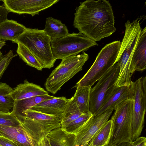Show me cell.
<instances>
[{
	"label": "cell",
	"instance_id": "1",
	"mask_svg": "<svg viewBox=\"0 0 146 146\" xmlns=\"http://www.w3.org/2000/svg\"><path fill=\"white\" fill-rule=\"evenodd\" d=\"M112 8L108 1L86 0L76 9L73 25L80 33L96 42L116 30Z\"/></svg>",
	"mask_w": 146,
	"mask_h": 146
},
{
	"label": "cell",
	"instance_id": "2",
	"mask_svg": "<svg viewBox=\"0 0 146 146\" xmlns=\"http://www.w3.org/2000/svg\"><path fill=\"white\" fill-rule=\"evenodd\" d=\"M136 19L132 22L129 20L125 23L124 37L121 42L120 48L115 64L119 65V75L115 86L118 87L129 85L131 75L130 70L131 59L140 37L142 29L140 20Z\"/></svg>",
	"mask_w": 146,
	"mask_h": 146
},
{
	"label": "cell",
	"instance_id": "3",
	"mask_svg": "<svg viewBox=\"0 0 146 146\" xmlns=\"http://www.w3.org/2000/svg\"><path fill=\"white\" fill-rule=\"evenodd\" d=\"M51 40L43 30L27 28L13 42L27 47L37 58L42 68L50 69L57 60L52 53Z\"/></svg>",
	"mask_w": 146,
	"mask_h": 146
},
{
	"label": "cell",
	"instance_id": "4",
	"mask_svg": "<svg viewBox=\"0 0 146 146\" xmlns=\"http://www.w3.org/2000/svg\"><path fill=\"white\" fill-rule=\"evenodd\" d=\"M88 58V54L84 52L81 54L62 59L46 79L45 84L46 90L52 94H55L65 83L82 70Z\"/></svg>",
	"mask_w": 146,
	"mask_h": 146
},
{
	"label": "cell",
	"instance_id": "5",
	"mask_svg": "<svg viewBox=\"0 0 146 146\" xmlns=\"http://www.w3.org/2000/svg\"><path fill=\"white\" fill-rule=\"evenodd\" d=\"M120 40L106 45L99 53L95 61L83 77L74 87L92 86L115 64L120 48Z\"/></svg>",
	"mask_w": 146,
	"mask_h": 146
},
{
	"label": "cell",
	"instance_id": "6",
	"mask_svg": "<svg viewBox=\"0 0 146 146\" xmlns=\"http://www.w3.org/2000/svg\"><path fill=\"white\" fill-rule=\"evenodd\" d=\"M111 119L112 129L108 146H115L124 142L131 141V124L133 112V99L120 103L115 110Z\"/></svg>",
	"mask_w": 146,
	"mask_h": 146
},
{
	"label": "cell",
	"instance_id": "7",
	"mask_svg": "<svg viewBox=\"0 0 146 146\" xmlns=\"http://www.w3.org/2000/svg\"><path fill=\"white\" fill-rule=\"evenodd\" d=\"M119 71L117 62L91 88L90 93L89 111L96 115L110 98L116 87L115 84Z\"/></svg>",
	"mask_w": 146,
	"mask_h": 146
},
{
	"label": "cell",
	"instance_id": "8",
	"mask_svg": "<svg viewBox=\"0 0 146 146\" xmlns=\"http://www.w3.org/2000/svg\"><path fill=\"white\" fill-rule=\"evenodd\" d=\"M50 45L54 56L57 59L62 60L67 57L77 55L98 44L79 32L69 33L62 38L51 40Z\"/></svg>",
	"mask_w": 146,
	"mask_h": 146
},
{
	"label": "cell",
	"instance_id": "9",
	"mask_svg": "<svg viewBox=\"0 0 146 146\" xmlns=\"http://www.w3.org/2000/svg\"><path fill=\"white\" fill-rule=\"evenodd\" d=\"M133 112L131 124V137L133 141L140 135L144 127L146 112V77L133 82Z\"/></svg>",
	"mask_w": 146,
	"mask_h": 146
},
{
	"label": "cell",
	"instance_id": "10",
	"mask_svg": "<svg viewBox=\"0 0 146 146\" xmlns=\"http://www.w3.org/2000/svg\"><path fill=\"white\" fill-rule=\"evenodd\" d=\"M3 6L8 12L28 14L33 17L56 3L59 0H3Z\"/></svg>",
	"mask_w": 146,
	"mask_h": 146
},
{
	"label": "cell",
	"instance_id": "11",
	"mask_svg": "<svg viewBox=\"0 0 146 146\" xmlns=\"http://www.w3.org/2000/svg\"><path fill=\"white\" fill-rule=\"evenodd\" d=\"M113 110L109 109L101 114L93 116L76 135L75 146H87L96 133L108 120Z\"/></svg>",
	"mask_w": 146,
	"mask_h": 146
},
{
	"label": "cell",
	"instance_id": "12",
	"mask_svg": "<svg viewBox=\"0 0 146 146\" xmlns=\"http://www.w3.org/2000/svg\"><path fill=\"white\" fill-rule=\"evenodd\" d=\"M0 137L9 139L19 146H39L37 142L21 125L18 127L0 125Z\"/></svg>",
	"mask_w": 146,
	"mask_h": 146
},
{
	"label": "cell",
	"instance_id": "13",
	"mask_svg": "<svg viewBox=\"0 0 146 146\" xmlns=\"http://www.w3.org/2000/svg\"><path fill=\"white\" fill-rule=\"evenodd\" d=\"M71 98L55 97L45 100L30 109L45 114L62 117L65 108Z\"/></svg>",
	"mask_w": 146,
	"mask_h": 146
},
{
	"label": "cell",
	"instance_id": "14",
	"mask_svg": "<svg viewBox=\"0 0 146 146\" xmlns=\"http://www.w3.org/2000/svg\"><path fill=\"white\" fill-rule=\"evenodd\" d=\"M134 95L133 82L128 86L116 87L108 100L96 115L101 114L109 109L115 110L121 102L128 99H133Z\"/></svg>",
	"mask_w": 146,
	"mask_h": 146
},
{
	"label": "cell",
	"instance_id": "15",
	"mask_svg": "<svg viewBox=\"0 0 146 146\" xmlns=\"http://www.w3.org/2000/svg\"><path fill=\"white\" fill-rule=\"evenodd\" d=\"M146 27L142 29L138 42L131 59L130 72L131 76L136 71L146 69Z\"/></svg>",
	"mask_w": 146,
	"mask_h": 146
},
{
	"label": "cell",
	"instance_id": "16",
	"mask_svg": "<svg viewBox=\"0 0 146 146\" xmlns=\"http://www.w3.org/2000/svg\"><path fill=\"white\" fill-rule=\"evenodd\" d=\"M23 117L35 121L43 127L48 133L52 130L62 127V117L45 114L31 109L24 112L21 119Z\"/></svg>",
	"mask_w": 146,
	"mask_h": 146
},
{
	"label": "cell",
	"instance_id": "17",
	"mask_svg": "<svg viewBox=\"0 0 146 146\" xmlns=\"http://www.w3.org/2000/svg\"><path fill=\"white\" fill-rule=\"evenodd\" d=\"M48 94L47 91L40 86L25 80L23 83L17 85L13 88L9 95L15 101H16Z\"/></svg>",
	"mask_w": 146,
	"mask_h": 146
},
{
	"label": "cell",
	"instance_id": "18",
	"mask_svg": "<svg viewBox=\"0 0 146 146\" xmlns=\"http://www.w3.org/2000/svg\"><path fill=\"white\" fill-rule=\"evenodd\" d=\"M26 29L17 21L7 19L0 23V39L13 42Z\"/></svg>",
	"mask_w": 146,
	"mask_h": 146
},
{
	"label": "cell",
	"instance_id": "19",
	"mask_svg": "<svg viewBox=\"0 0 146 146\" xmlns=\"http://www.w3.org/2000/svg\"><path fill=\"white\" fill-rule=\"evenodd\" d=\"M47 136L51 146H75L76 135L67 132L62 127L52 130Z\"/></svg>",
	"mask_w": 146,
	"mask_h": 146
},
{
	"label": "cell",
	"instance_id": "20",
	"mask_svg": "<svg viewBox=\"0 0 146 146\" xmlns=\"http://www.w3.org/2000/svg\"><path fill=\"white\" fill-rule=\"evenodd\" d=\"M55 98L48 94L15 101L12 111L20 120L25 111L45 100Z\"/></svg>",
	"mask_w": 146,
	"mask_h": 146
},
{
	"label": "cell",
	"instance_id": "21",
	"mask_svg": "<svg viewBox=\"0 0 146 146\" xmlns=\"http://www.w3.org/2000/svg\"><path fill=\"white\" fill-rule=\"evenodd\" d=\"M43 30L51 40L62 38L69 34L65 24L61 21L51 17L46 19L45 28Z\"/></svg>",
	"mask_w": 146,
	"mask_h": 146
},
{
	"label": "cell",
	"instance_id": "22",
	"mask_svg": "<svg viewBox=\"0 0 146 146\" xmlns=\"http://www.w3.org/2000/svg\"><path fill=\"white\" fill-rule=\"evenodd\" d=\"M76 88L73 97L77 107L83 114L89 112L90 93L92 86H78Z\"/></svg>",
	"mask_w": 146,
	"mask_h": 146
},
{
	"label": "cell",
	"instance_id": "23",
	"mask_svg": "<svg viewBox=\"0 0 146 146\" xmlns=\"http://www.w3.org/2000/svg\"><path fill=\"white\" fill-rule=\"evenodd\" d=\"M13 88L6 83L0 82V111L6 113L10 112L15 101L9 95Z\"/></svg>",
	"mask_w": 146,
	"mask_h": 146
},
{
	"label": "cell",
	"instance_id": "24",
	"mask_svg": "<svg viewBox=\"0 0 146 146\" xmlns=\"http://www.w3.org/2000/svg\"><path fill=\"white\" fill-rule=\"evenodd\" d=\"M112 129L111 119L108 120L98 131L91 141V146L108 145L110 139Z\"/></svg>",
	"mask_w": 146,
	"mask_h": 146
},
{
	"label": "cell",
	"instance_id": "25",
	"mask_svg": "<svg viewBox=\"0 0 146 146\" xmlns=\"http://www.w3.org/2000/svg\"><path fill=\"white\" fill-rule=\"evenodd\" d=\"M71 98L65 108L62 117L61 124L62 127L83 114L78 109L73 97Z\"/></svg>",
	"mask_w": 146,
	"mask_h": 146
},
{
	"label": "cell",
	"instance_id": "26",
	"mask_svg": "<svg viewBox=\"0 0 146 146\" xmlns=\"http://www.w3.org/2000/svg\"><path fill=\"white\" fill-rule=\"evenodd\" d=\"M17 52L20 58L28 65L38 70H42V67L40 62L32 52L21 44H17Z\"/></svg>",
	"mask_w": 146,
	"mask_h": 146
},
{
	"label": "cell",
	"instance_id": "27",
	"mask_svg": "<svg viewBox=\"0 0 146 146\" xmlns=\"http://www.w3.org/2000/svg\"><path fill=\"white\" fill-rule=\"evenodd\" d=\"M93 116L90 112L83 113L78 118L62 127L67 132L76 135L83 127Z\"/></svg>",
	"mask_w": 146,
	"mask_h": 146
},
{
	"label": "cell",
	"instance_id": "28",
	"mask_svg": "<svg viewBox=\"0 0 146 146\" xmlns=\"http://www.w3.org/2000/svg\"><path fill=\"white\" fill-rule=\"evenodd\" d=\"M0 125L18 127L21 125V121L11 111L9 113L0 114Z\"/></svg>",
	"mask_w": 146,
	"mask_h": 146
},
{
	"label": "cell",
	"instance_id": "29",
	"mask_svg": "<svg viewBox=\"0 0 146 146\" xmlns=\"http://www.w3.org/2000/svg\"><path fill=\"white\" fill-rule=\"evenodd\" d=\"M13 57V51L10 50L0 60V80Z\"/></svg>",
	"mask_w": 146,
	"mask_h": 146
},
{
	"label": "cell",
	"instance_id": "30",
	"mask_svg": "<svg viewBox=\"0 0 146 146\" xmlns=\"http://www.w3.org/2000/svg\"><path fill=\"white\" fill-rule=\"evenodd\" d=\"M0 145L2 146H19L14 141L1 137H0Z\"/></svg>",
	"mask_w": 146,
	"mask_h": 146
},
{
	"label": "cell",
	"instance_id": "31",
	"mask_svg": "<svg viewBox=\"0 0 146 146\" xmlns=\"http://www.w3.org/2000/svg\"><path fill=\"white\" fill-rule=\"evenodd\" d=\"M132 146H146V138L145 137H139L132 141Z\"/></svg>",
	"mask_w": 146,
	"mask_h": 146
},
{
	"label": "cell",
	"instance_id": "32",
	"mask_svg": "<svg viewBox=\"0 0 146 146\" xmlns=\"http://www.w3.org/2000/svg\"><path fill=\"white\" fill-rule=\"evenodd\" d=\"M9 13L5 7L0 5V23L7 19L8 14Z\"/></svg>",
	"mask_w": 146,
	"mask_h": 146
},
{
	"label": "cell",
	"instance_id": "33",
	"mask_svg": "<svg viewBox=\"0 0 146 146\" xmlns=\"http://www.w3.org/2000/svg\"><path fill=\"white\" fill-rule=\"evenodd\" d=\"M115 146H132V141H126L119 143Z\"/></svg>",
	"mask_w": 146,
	"mask_h": 146
},
{
	"label": "cell",
	"instance_id": "34",
	"mask_svg": "<svg viewBox=\"0 0 146 146\" xmlns=\"http://www.w3.org/2000/svg\"><path fill=\"white\" fill-rule=\"evenodd\" d=\"M5 43V40L0 39V50L3 46L6 45Z\"/></svg>",
	"mask_w": 146,
	"mask_h": 146
},
{
	"label": "cell",
	"instance_id": "35",
	"mask_svg": "<svg viewBox=\"0 0 146 146\" xmlns=\"http://www.w3.org/2000/svg\"><path fill=\"white\" fill-rule=\"evenodd\" d=\"M3 56L2 53L0 51V60H1Z\"/></svg>",
	"mask_w": 146,
	"mask_h": 146
},
{
	"label": "cell",
	"instance_id": "36",
	"mask_svg": "<svg viewBox=\"0 0 146 146\" xmlns=\"http://www.w3.org/2000/svg\"><path fill=\"white\" fill-rule=\"evenodd\" d=\"M6 113H4L3 112H2L0 111V114H4Z\"/></svg>",
	"mask_w": 146,
	"mask_h": 146
},
{
	"label": "cell",
	"instance_id": "37",
	"mask_svg": "<svg viewBox=\"0 0 146 146\" xmlns=\"http://www.w3.org/2000/svg\"><path fill=\"white\" fill-rule=\"evenodd\" d=\"M108 146V145H105V146Z\"/></svg>",
	"mask_w": 146,
	"mask_h": 146
},
{
	"label": "cell",
	"instance_id": "38",
	"mask_svg": "<svg viewBox=\"0 0 146 146\" xmlns=\"http://www.w3.org/2000/svg\"><path fill=\"white\" fill-rule=\"evenodd\" d=\"M0 146H2L1 145H0Z\"/></svg>",
	"mask_w": 146,
	"mask_h": 146
},
{
	"label": "cell",
	"instance_id": "39",
	"mask_svg": "<svg viewBox=\"0 0 146 146\" xmlns=\"http://www.w3.org/2000/svg\"></svg>",
	"mask_w": 146,
	"mask_h": 146
}]
</instances>
